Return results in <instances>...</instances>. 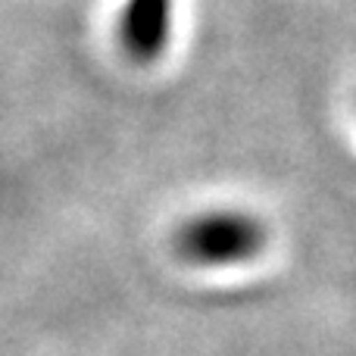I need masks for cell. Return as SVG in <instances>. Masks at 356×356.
Returning a JSON list of instances; mask_svg holds the SVG:
<instances>
[{
  "mask_svg": "<svg viewBox=\"0 0 356 356\" xmlns=\"http://www.w3.org/2000/svg\"><path fill=\"white\" fill-rule=\"evenodd\" d=\"M269 244V228L247 209H203L175 228L172 247L178 259L203 269L241 266L257 259Z\"/></svg>",
  "mask_w": 356,
  "mask_h": 356,
  "instance_id": "cell-1",
  "label": "cell"
},
{
  "mask_svg": "<svg viewBox=\"0 0 356 356\" xmlns=\"http://www.w3.org/2000/svg\"><path fill=\"white\" fill-rule=\"evenodd\" d=\"M172 38V0H125L119 44L135 63H156Z\"/></svg>",
  "mask_w": 356,
  "mask_h": 356,
  "instance_id": "cell-2",
  "label": "cell"
}]
</instances>
